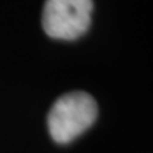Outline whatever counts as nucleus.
<instances>
[{
    "label": "nucleus",
    "mask_w": 153,
    "mask_h": 153,
    "mask_svg": "<svg viewBox=\"0 0 153 153\" xmlns=\"http://www.w3.org/2000/svg\"><path fill=\"white\" fill-rule=\"evenodd\" d=\"M98 116L97 101L84 91L64 94L48 112V132L57 143H70L94 125Z\"/></svg>",
    "instance_id": "f257e3e1"
},
{
    "label": "nucleus",
    "mask_w": 153,
    "mask_h": 153,
    "mask_svg": "<svg viewBox=\"0 0 153 153\" xmlns=\"http://www.w3.org/2000/svg\"><path fill=\"white\" fill-rule=\"evenodd\" d=\"M92 0H45L43 28L51 38L75 40L89 28Z\"/></svg>",
    "instance_id": "f03ea898"
}]
</instances>
